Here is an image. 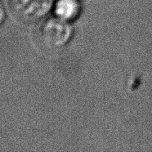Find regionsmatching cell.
<instances>
[{
    "label": "cell",
    "mask_w": 152,
    "mask_h": 152,
    "mask_svg": "<svg viewBox=\"0 0 152 152\" xmlns=\"http://www.w3.org/2000/svg\"><path fill=\"white\" fill-rule=\"evenodd\" d=\"M72 35V29L67 20L50 18L42 26L41 37L44 43L51 48H61L68 43Z\"/></svg>",
    "instance_id": "cell-1"
},
{
    "label": "cell",
    "mask_w": 152,
    "mask_h": 152,
    "mask_svg": "<svg viewBox=\"0 0 152 152\" xmlns=\"http://www.w3.org/2000/svg\"><path fill=\"white\" fill-rule=\"evenodd\" d=\"M53 3V0H10L15 14L27 21L43 18L50 11Z\"/></svg>",
    "instance_id": "cell-2"
},
{
    "label": "cell",
    "mask_w": 152,
    "mask_h": 152,
    "mask_svg": "<svg viewBox=\"0 0 152 152\" xmlns=\"http://www.w3.org/2000/svg\"><path fill=\"white\" fill-rule=\"evenodd\" d=\"M79 10L77 0H58L55 6V13L57 17L67 21L74 19Z\"/></svg>",
    "instance_id": "cell-3"
}]
</instances>
